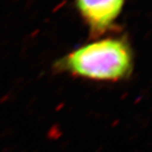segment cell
<instances>
[{
	"label": "cell",
	"mask_w": 152,
	"mask_h": 152,
	"mask_svg": "<svg viewBox=\"0 0 152 152\" xmlns=\"http://www.w3.org/2000/svg\"><path fill=\"white\" fill-rule=\"evenodd\" d=\"M133 53L122 37H107L87 43L56 63V69L96 81H118L133 70Z\"/></svg>",
	"instance_id": "1"
},
{
	"label": "cell",
	"mask_w": 152,
	"mask_h": 152,
	"mask_svg": "<svg viewBox=\"0 0 152 152\" xmlns=\"http://www.w3.org/2000/svg\"><path fill=\"white\" fill-rule=\"evenodd\" d=\"M125 0H76L79 14L93 37H100L113 27Z\"/></svg>",
	"instance_id": "2"
}]
</instances>
